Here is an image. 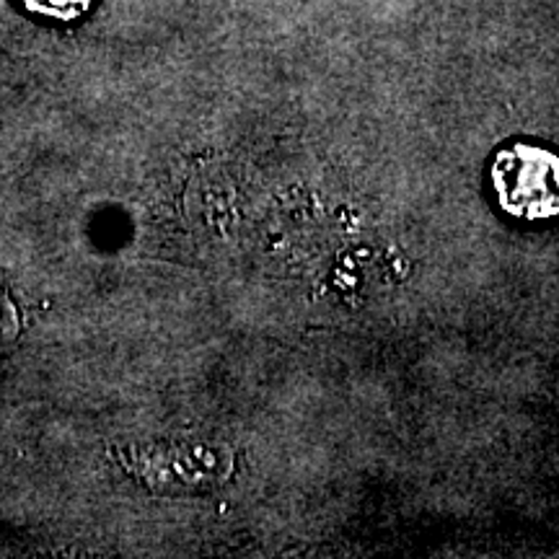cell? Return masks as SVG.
<instances>
[{
  "mask_svg": "<svg viewBox=\"0 0 559 559\" xmlns=\"http://www.w3.org/2000/svg\"><path fill=\"white\" fill-rule=\"evenodd\" d=\"M492 187L500 205L515 218L542 221L559 215V158L536 145H513L498 153Z\"/></svg>",
  "mask_w": 559,
  "mask_h": 559,
  "instance_id": "obj_1",
  "label": "cell"
},
{
  "mask_svg": "<svg viewBox=\"0 0 559 559\" xmlns=\"http://www.w3.org/2000/svg\"><path fill=\"white\" fill-rule=\"evenodd\" d=\"M26 9L50 19H75L88 9L91 0H24Z\"/></svg>",
  "mask_w": 559,
  "mask_h": 559,
  "instance_id": "obj_2",
  "label": "cell"
}]
</instances>
